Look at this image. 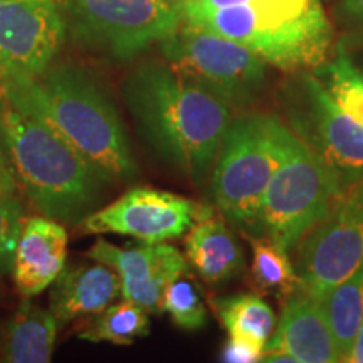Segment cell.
<instances>
[{"label": "cell", "instance_id": "obj_1", "mask_svg": "<svg viewBox=\"0 0 363 363\" xmlns=\"http://www.w3.org/2000/svg\"><path fill=\"white\" fill-rule=\"evenodd\" d=\"M121 91L143 142L194 185L206 184L235 116L225 94L162 62L136 67Z\"/></svg>", "mask_w": 363, "mask_h": 363}, {"label": "cell", "instance_id": "obj_2", "mask_svg": "<svg viewBox=\"0 0 363 363\" xmlns=\"http://www.w3.org/2000/svg\"><path fill=\"white\" fill-rule=\"evenodd\" d=\"M2 88L13 106L65 136L103 182L121 184L138 175L116 106L88 67L61 62L39 78L6 76Z\"/></svg>", "mask_w": 363, "mask_h": 363}, {"label": "cell", "instance_id": "obj_3", "mask_svg": "<svg viewBox=\"0 0 363 363\" xmlns=\"http://www.w3.org/2000/svg\"><path fill=\"white\" fill-rule=\"evenodd\" d=\"M182 24L235 40L286 72L328 59L333 26L320 0H185Z\"/></svg>", "mask_w": 363, "mask_h": 363}, {"label": "cell", "instance_id": "obj_4", "mask_svg": "<svg viewBox=\"0 0 363 363\" xmlns=\"http://www.w3.org/2000/svg\"><path fill=\"white\" fill-rule=\"evenodd\" d=\"M0 148L17 184L43 212L57 222L76 224L101 201L104 182L72 145L38 118L0 98Z\"/></svg>", "mask_w": 363, "mask_h": 363}, {"label": "cell", "instance_id": "obj_5", "mask_svg": "<svg viewBox=\"0 0 363 363\" xmlns=\"http://www.w3.org/2000/svg\"><path fill=\"white\" fill-rule=\"evenodd\" d=\"M291 140V131L272 113H238L229 126L211 174V192L225 219L246 233L261 234L262 199Z\"/></svg>", "mask_w": 363, "mask_h": 363}, {"label": "cell", "instance_id": "obj_6", "mask_svg": "<svg viewBox=\"0 0 363 363\" xmlns=\"http://www.w3.org/2000/svg\"><path fill=\"white\" fill-rule=\"evenodd\" d=\"M276 101L284 125L333 172L345 192L363 182V126L338 106L315 72H291Z\"/></svg>", "mask_w": 363, "mask_h": 363}, {"label": "cell", "instance_id": "obj_7", "mask_svg": "<svg viewBox=\"0 0 363 363\" xmlns=\"http://www.w3.org/2000/svg\"><path fill=\"white\" fill-rule=\"evenodd\" d=\"M66 34L86 51L125 62L162 44L182 24L169 0H57Z\"/></svg>", "mask_w": 363, "mask_h": 363}, {"label": "cell", "instance_id": "obj_8", "mask_svg": "<svg viewBox=\"0 0 363 363\" xmlns=\"http://www.w3.org/2000/svg\"><path fill=\"white\" fill-rule=\"evenodd\" d=\"M343 194L333 172L293 135L288 155L262 199L261 234L291 252Z\"/></svg>", "mask_w": 363, "mask_h": 363}, {"label": "cell", "instance_id": "obj_9", "mask_svg": "<svg viewBox=\"0 0 363 363\" xmlns=\"http://www.w3.org/2000/svg\"><path fill=\"white\" fill-rule=\"evenodd\" d=\"M175 69L197 76L225 94L235 113L251 110L266 83V61L246 45L197 27L180 24L162 43Z\"/></svg>", "mask_w": 363, "mask_h": 363}, {"label": "cell", "instance_id": "obj_10", "mask_svg": "<svg viewBox=\"0 0 363 363\" xmlns=\"http://www.w3.org/2000/svg\"><path fill=\"white\" fill-rule=\"evenodd\" d=\"M363 261V182L347 190L296 246L299 286L320 298Z\"/></svg>", "mask_w": 363, "mask_h": 363}, {"label": "cell", "instance_id": "obj_11", "mask_svg": "<svg viewBox=\"0 0 363 363\" xmlns=\"http://www.w3.org/2000/svg\"><path fill=\"white\" fill-rule=\"evenodd\" d=\"M212 214L180 195L152 187H133L110 206L81 220L88 234L133 235L143 242H165L189 233L202 217Z\"/></svg>", "mask_w": 363, "mask_h": 363}, {"label": "cell", "instance_id": "obj_12", "mask_svg": "<svg viewBox=\"0 0 363 363\" xmlns=\"http://www.w3.org/2000/svg\"><path fill=\"white\" fill-rule=\"evenodd\" d=\"M66 38L57 0H0V72L39 78Z\"/></svg>", "mask_w": 363, "mask_h": 363}, {"label": "cell", "instance_id": "obj_13", "mask_svg": "<svg viewBox=\"0 0 363 363\" xmlns=\"http://www.w3.org/2000/svg\"><path fill=\"white\" fill-rule=\"evenodd\" d=\"M264 352L286 353L298 363H333L340 353L320 299L298 286L284 306Z\"/></svg>", "mask_w": 363, "mask_h": 363}, {"label": "cell", "instance_id": "obj_14", "mask_svg": "<svg viewBox=\"0 0 363 363\" xmlns=\"http://www.w3.org/2000/svg\"><path fill=\"white\" fill-rule=\"evenodd\" d=\"M67 234L61 222L29 217L19 235L12 276L22 298H33L51 286L66 266Z\"/></svg>", "mask_w": 363, "mask_h": 363}, {"label": "cell", "instance_id": "obj_15", "mask_svg": "<svg viewBox=\"0 0 363 363\" xmlns=\"http://www.w3.org/2000/svg\"><path fill=\"white\" fill-rule=\"evenodd\" d=\"M52 284L49 310L56 316L59 326L96 315L121 296L120 276L101 262L65 266Z\"/></svg>", "mask_w": 363, "mask_h": 363}, {"label": "cell", "instance_id": "obj_16", "mask_svg": "<svg viewBox=\"0 0 363 363\" xmlns=\"http://www.w3.org/2000/svg\"><path fill=\"white\" fill-rule=\"evenodd\" d=\"M187 259L206 283L217 286L238 278L244 269L239 240L219 217L208 214L190 227Z\"/></svg>", "mask_w": 363, "mask_h": 363}, {"label": "cell", "instance_id": "obj_17", "mask_svg": "<svg viewBox=\"0 0 363 363\" xmlns=\"http://www.w3.org/2000/svg\"><path fill=\"white\" fill-rule=\"evenodd\" d=\"M59 323L51 310L22 298L2 330L0 360L9 363H48L56 345Z\"/></svg>", "mask_w": 363, "mask_h": 363}, {"label": "cell", "instance_id": "obj_18", "mask_svg": "<svg viewBox=\"0 0 363 363\" xmlns=\"http://www.w3.org/2000/svg\"><path fill=\"white\" fill-rule=\"evenodd\" d=\"M318 299L337 343L340 360L348 362L363 323V261L350 276Z\"/></svg>", "mask_w": 363, "mask_h": 363}, {"label": "cell", "instance_id": "obj_19", "mask_svg": "<svg viewBox=\"0 0 363 363\" xmlns=\"http://www.w3.org/2000/svg\"><path fill=\"white\" fill-rule=\"evenodd\" d=\"M217 318L229 337L256 345L264 352L267 340L276 328V315L259 294H235L212 299Z\"/></svg>", "mask_w": 363, "mask_h": 363}, {"label": "cell", "instance_id": "obj_20", "mask_svg": "<svg viewBox=\"0 0 363 363\" xmlns=\"http://www.w3.org/2000/svg\"><path fill=\"white\" fill-rule=\"evenodd\" d=\"M150 333L148 313L135 303L123 299L103 311L91 315L81 326L78 337L91 343L108 342L113 345H131L136 338Z\"/></svg>", "mask_w": 363, "mask_h": 363}, {"label": "cell", "instance_id": "obj_21", "mask_svg": "<svg viewBox=\"0 0 363 363\" xmlns=\"http://www.w3.org/2000/svg\"><path fill=\"white\" fill-rule=\"evenodd\" d=\"M174 246L167 242H143L140 246L118 247L106 239L98 238L88 251L89 259L111 267L120 276L121 283L140 281L152 274L165 261Z\"/></svg>", "mask_w": 363, "mask_h": 363}, {"label": "cell", "instance_id": "obj_22", "mask_svg": "<svg viewBox=\"0 0 363 363\" xmlns=\"http://www.w3.org/2000/svg\"><path fill=\"white\" fill-rule=\"evenodd\" d=\"M252 249L251 283L254 289L261 293L278 294L286 298L299 286L294 264L289 259V252L267 235L249 238Z\"/></svg>", "mask_w": 363, "mask_h": 363}, {"label": "cell", "instance_id": "obj_23", "mask_svg": "<svg viewBox=\"0 0 363 363\" xmlns=\"http://www.w3.org/2000/svg\"><path fill=\"white\" fill-rule=\"evenodd\" d=\"M315 74L338 106L363 126V67L350 57L345 44H338L335 57L318 66Z\"/></svg>", "mask_w": 363, "mask_h": 363}, {"label": "cell", "instance_id": "obj_24", "mask_svg": "<svg viewBox=\"0 0 363 363\" xmlns=\"http://www.w3.org/2000/svg\"><path fill=\"white\" fill-rule=\"evenodd\" d=\"M162 311L169 313L172 321L182 330L197 331L207 325L206 303L189 271L182 272L167 286Z\"/></svg>", "mask_w": 363, "mask_h": 363}, {"label": "cell", "instance_id": "obj_25", "mask_svg": "<svg viewBox=\"0 0 363 363\" xmlns=\"http://www.w3.org/2000/svg\"><path fill=\"white\" fill-rule=\"evenodd\" d=\"M189 271V262L179 249H172L165 261L157 267L152 274L140 281L121 283V298L143 308L147 313L162 311V299L165 288L172 279Z\"/></svg>", "mask_w": 363, "mask_h": 363}, {"label": "cell", "instance_id": "obj_26", "mask_svg": "<svg viewBox=\"0 0 363 363\" xmlns=\"http://www.w3.org/2000/svg\"><path fill=\"white\" fill-rule=\"evenodd\" d=\"M22 224V203L17 194L0 195V276L12 272Z\"/></svg>", "mask_w": 363, "mask_h": 363}, {"label": "cell", "instance_id": "obj_27", "mask_svg": "<svg viewBox=\"0 0 363 363\" xmlns=\"http://www.w3.org/2000/svg\"><path fill=\"white\" fill-rule=\"evenodd\" d=\"M335 16L348 43H363V0H338Z\"/></svg>", "mask_w": 363, "mask_h": 363}, {"label": "cell", "instance_id": "obj_28", "mask_svg": "<svg viewBox=\"0 0 363 363\" xmlns=\"http://www.w3.org/2000/svg\"><path fill=\"white\" fill-rule=\"evenodd\" d=\"M222 362L229 363H252V362H261L262 350L257 348L256 345L244 342V340L229 337L224 348L220 353Z\"/></svg>", "mask_w": 363, "mask_h": 363}, {"label": "cell", "instance_id": "obj_29", "mask_svg": "<svg viewBox=\"0 0 363 363\" xmlns=\"http://www.w3.org/2000/svg\"><path fill=\"white\" fill-rule=\"evenodd\" d=\"M17 190H19V184L13 175L11 162H9L4 150L0 148V195L17 194Z\"/></svg>", "mask_w": 363, "mask_h": 363}, {"label": "cell", "instance_id": "obj_30", "mask_svg": "<svg viewBox=\"0 0 363 363\" xmlns=\"http://www.w3.org/2000/svg\"><path fill=\"white\" fill-rule=\"evenodd\" d=\"M352 363H363V323L360 326V331H358V337L355 342V347H353V352L350 355Z\"/></svg>", "mask_w": 363, "mask_h": 363}, {"label": "cell", "instance_id": "obj_31", "mask_svg": "<svg viewBox=\"0 0 363 363\" xmlns=\"http://www.w3.org/2000/svg\"><path fill=\"white\" fill-rule=\"evenodd\" d=\"M169 2H172V4H182V2H185V0H169Z\"/></svg>", "mask_w": 363, "mask_h": 363}, {"label": "cell", "instance_id": "obj_32", "mask_svg": "<svg viewBox=\"0 0 363 363\" xmlns=\"http://www.w3.org/2000/svg\"><path fill=\"white\" fill-rule=\"evenodd\" d=\"M2 325H0V347H2Z\"/></svg>", "mask_w": 363, "mask_h": 363}]
</instances>
